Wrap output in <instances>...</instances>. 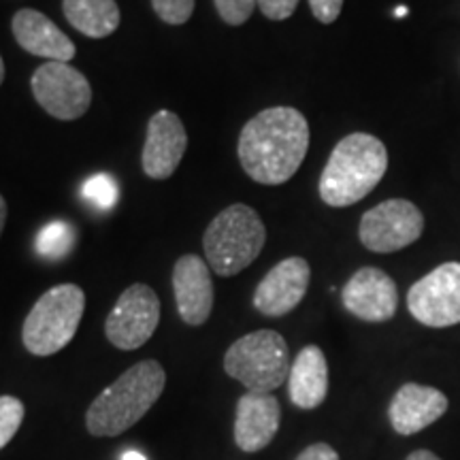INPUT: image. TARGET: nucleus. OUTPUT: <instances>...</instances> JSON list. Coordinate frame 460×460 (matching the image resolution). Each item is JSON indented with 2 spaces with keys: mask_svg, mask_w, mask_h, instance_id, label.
<instances>
[{
  "mask_svg": "<svg viewBox=\"0 0 460 460\" xmlns=\"http://www.w3.org/2000/svg\"><path fill=\"white\" fill-rule=\"evenodd\" d=\"M160 322V298L146 284H132L107 315L105 335L118 349L141 348L152 339Z\"/></svg>",
  "mask_w": 460,
  "mask_h": 460,
  "instance_id": "nucleus-10",
  "label": "nucleus"
},
{
  "mask_svg": "<svg viewBox=\"0 0 460 460\" xmlns=\"http://www.w3.org/2000/svg\"><path fill=\"white\" fill-rule=\"evenodd\" d=\"M24 402L15 396H0V450L13 439L24 422Z\"/></svg>",
  "mask_w": 460,
  "mask_h": 460,
  "instance_id": "nucleus-22",
  "label": "nucleus"
},
{
  "mask_svg": "<svg viewBox=\"0 0 460 460\" xmlns=\"http://www.w3.org/2000/svg\"><path fill=\"white\" fill-rule=\"evenodd\" d=\"M267 228L250 205L237 203L220 211L205 230L203 247L209 267L222 278H233L261 256Z\"/></svg>",
  "mask_w": 460,
  "mask_h": 460,
  "instance_id": "nucleus-4",
  "label": "nucleus"
},
{
  "mask_svg": "<svg viewBox=\"0 0 460 460\" xmlns=\"http://www.w3.org/2000/svg\"><path fill=\"white\" fill-rule=\"evenodd\" d=\"M447 396L433 386L402 384L388 407V418L399 435H416L435 424L447 411Z\"/></svg>",
  "mask_w": 460,
  "mask_h": 460,
  "instance_id": "nucleus-15",
  "label": "nucleus"
},
{
  "mask_svg": "<svg viewBox=\"0 0 460 460\" xmlns=\"http://www.w3.org/2000/svg\"><path fill=\"white\" fill-rule=\"evenodd\" d=\"M66 20L90 39H105L119 26V9L115 0H65Z\"/></svg>",
  "mask_w": 460,
  "mask_h": 460,
  "instance_id": "nucleus-19",
  "label": "nucleus"
},
{
  "mask_svg": "<svg viewBox=\"0 0 460 460\" xmlns=\"http://www.w3.org/2000/svg\"><path fill=\"white\" fill-rule=\"evenodd\" d=\"M424 233V216L411 200L390 199L360 220V243L376 254H393L416 243Z\"/></svg>",
  "mask_w": 460,
  "mask_h": 460,
  "instance_id": "nucleus-7",
  "label": "nucleus"
},
{
  "mask_svg": "<svg viewBox=\"0 0 460 460\" xmlns=\"http://www.w3.org/2000/svg\"><path fill=\"white\" fill-rule=\"evenodd\" d=\"M188 147V135L181 119L172 111L154 113L147 124L146 147H143L141 164L152 180H169L177 166L181 164Z\"/></svg>",
  "mask_w": 460,
  "mask_h": 460,
  "instance_id": "nucleus-13",
  "label": "nucleus"
},
{
  "mask_svg": "<svg viewBox=\"0 0 460 460\" xmlns=\"http://www.w3.org/2000/svg\"><path fill=\"white\" fill-rule=\"evenodd\" d=\"M164 386L166 373L158 360L137 362L92 401L85 427L94 437L122 435L152 410Z\"/></svg>",
  "mask_w": 460,
  "mask_h": 460,
  "instance_id": "nucleus-2",
  "label": "nucleus"
},
{
  "mask_svg": "<svg viewBox=\"0 0 460 460\" xmlns=\"http://www.w3.org/2000/svg\"><path fill=\"white\" fill-rule=\"evenodd\" d=\"M122 460H147V458L143 456L141 452H135V450H130V452H124Z\"/></svg>",
  "mask_w": 460,
  "mask_h": 460,
  "instance_id": "nucleus-30",
  "label": "nucleus"
},
{
  "mask_svg": "<svg viewBox=\"0 0 460 460\" xmlns=\"http://www.w3.org/2000/svg\"><path fill=\"white\" fill-rule=\"evenodd\" d=\"M281 422L279 401L267 393H245L237 402L234 441L239 450L261 452L278 435Z\"/></svg>",
  "mask_w": 460,
  "mask_h": 460,
  "instance_id": "nucleus-16",
  "label": "nucleus"
},
{
  "mask_svg": "<svg viewBox=\"0 0 460 460\" xmlns=\"http://www.w3.org/2000/svg\"><path fill=\"white\" fill-rule=\"evenodd\" d=\"M11 31L28 54L54 62H68L75 58V43L41 11L20 9L11 22Z\"/></svg>",
  "mask_w": 460,
  "mask_h": 460,
  "instance_id": "nucleus-17",
  "label": "nucleus"
},
{
  "mask_svg": "<svg viewBox=\"0 0 460 460\" xmlns=\"http://www.w3.org/2000/svg\"><path fill=\"white\" fill-rule=\"evenodd\" d=\"M290 367L286 339L267 329L237 339L224 356V369L247 393L271 394L290 376Z\"/></svg>",
  "mask_w": 460,
  "mask_h": 460,
  "instance_id": "nucleus-6",
  "label": "nucleus"
},
{
  "mask_svg": "<svg viewBox=\"0 0 460 460\" xmlns=\"http://www.w3.org/2000/svg\"><path fill=\"white\" fill-rule=\"evenodd\" d=\"M312 13L322 24H332L341 15L343 0H309Z\"/></svg>",
  "mask_w": 460,
  "mask_h": 460,
  "instance_id": "nucleus-26",
  "label": "nucleus"
},
{
  "mask_svg": "<svg viewBox=\"0 0 460 460\" xmlns=\"http://www.w3.org/2000/svg\"><path fill=\"white\" fill-rule=\"evenodd\" d=\"M4 224H7V200H4L3 194H0V234H3Z\"/></svg>",
  "mask_w": 460,
  "mask_h": 460,
  "instance_id": "nucleus-29",
  "label": "nucleus"
},
{
  "mask_svg": "<svg viewBox=\"0 0 460 460\" xmlns=\"http://www.w3.org/2000/svg\"><path fill=\"white\" fill-rule=\"evenodd\" d=\"M290 401L301 410H315L329 394V362L318 345H305L288 376Z\"/></svg>",
  "mask_w": 460,
  "mask_h": 460,
  "instance_id": "nucleus-18",
  "label": "nucleus"
},
{
  "mask_svg": "<svg viewBox=\"0 0 460 460\" xmlns=\"http://www.w3.org/2000/svg\"><path fill=\"white\" fill-rule=\"evenodd\" d=\"M309 149V124L292 107L264 109L243 126L239 160L250 180L279 186L303 164Z\"/></svg>",
  "mask_w": 460,
  "mask_h": 460,
  "instance_id": "nucleus-1",
  "label": "nucleus"
},
{
  "mask_svg": "<svg viewBox=\"0 0 460 460\" xmlns=\"http://www.w3.org/2000/svg\"><path fill=\"white\" fill-rule=\"evenodd\" d=\"M172 292H175L177 312L186 324L200 326L209 320L214 309V284L203 258L186 254L175 262Z\"/></svg>",
  "mask_w": 460,
  "mask_h": 460,
  "instance_id": "nucleus-14",
  "label": "nucleus"
},
{
  "mask_svg": "<svg viewBox=\"0 0 460 460\" xmlns=\"http://www.w3.org/2000/svg\"><path fill=\"white\" fill-rule=\"evenodd\" d=\"M388 171L386 146L369 135L343 137L320 177V199L329 207H349L373 192Z\"/></svg>",
  "mask_w": 460,
  "mask_h": 460,
  "instance_id": "nucleus-3",
  "label": "nucleus"
},
{
  "mask_svg": "<svg viewBox=\"0 0 460 460\" xmlns=\"http://www.w3.org/2000/svg\"><path fill=\"white\" fill-rule=\"evenodd\" d=\"M82 194L88 203L99 207L102 211H109L115 203H118V183H115L113 177L107 175V172H99V175L90 177V180L84 183Z\"/></svg>",
  "mask_w": 460,
  "mask_h": 460,
  "instance_id": "nucleus-21",
  "label": "nucleus"
},
{
  "mask_svg": "<svg viewBox=\"0 0 460 460\" xmlns=\"http://www.w3.org/2000/svg\"><path fill=\"white\" fill-rule=\"evenodd\" d=\"M4 82V62H3V56H0V85Z\"/></svg>",
  "mask_w": 460,
  "mask_h": 460,
  "instance_id": "nucleus-32",
  "label": "nucleus"
},
{
  "mask_svg": "<svg viewBox=\"0 0 460 460\" xmlns=\"http://www.w3.org/2000/svg\"><path fill=\"white\" fill-rule=\"evenodd\" d=\"M407 13H410V9H407V7H396V11H394L396 17H405Z\"/></svg>",
  "mask_w": 460,
  "mask_h": 460,
  "instance_id": "nucleus-31",
  "label": "nucleus"
},
{
  "mask_svg": "<svg viewBox=\"0 0 460 460\" xmlns=\"http://www.w3.org/2000/svg\"><path fill=\"white\" fill-rule=\"evenodd\" d=\"M295 460H339V454L329 444H314L305 447Z\"/></svg>",
  "mask_w": 460,
  "mask_h": 460,
  "instance_id": "nucleus-27",
  "label": "nucleus"
},
{
  "mask_svg": "<svg viewBox=\"0 0 460 460\" xmlns=\"http://www.w3.org/2000/svg\"><path fill=\"white\" fill-rule=\"evenodd\" d=\"M31 88L45 113L62 122L79 119L90 109V82L68 62H45L34 71Z\"/></svg>",
  "mask_w": 460,
  "mask_h": 460,
  "instance_id": "nucleus-9",
  "label": "nucleus"
},
{
  "mask_svg": "<svg viewBox=\"0 0 460 460\" xmlns=\"http://www.w3.org/2000/svg\"><path fill=\"white\" fill-rule=\"evenodd\" d=\"M405 460H441V458L429 450H416V452H411Z\"/></svg>",
  "mask_w": 460,
  "mask_h": 460,
  "instance_id": "nucleus-28",
  "label": "nucleus"
},
{
  "mask_svg": "<svg viewBox=\"0 0 460 460\" xmlns=\"http://www.w3.org/2000/svg\"><path fill=\"white\" fill-rule=\"evenodd\" d=\"M407 309L430 329L460 324V262L439 264L418 279L407 292Z\"/></svg>",
  "mask_w": 460,
  "mask_h": 460,
  "instance_id": "nucleus-8",
  "label": "nucleus"
},
{
  "mask_svg": "<svg viewBox=\"0 0 460 460\" xmlns=\"http://www.w3.org/2000/svg\"><path fill=\"white\" fill-rule=\"evenodd\" d=\"M85 295L79 286L60 284L49 288L26 315L22 341L34 356H54L66 348L79 329Z\"/></svg>",
  "mask_w": 460,
  "mask_h": 460,
  "instance_id": "nucleus-5",
  "label": "nucleus"
},
{
  "mask_svg": "<svg viewBox=\"0 0 460 460\" xmlns=\"http://www.w3.org/2000/svg\"><path fill=\"white\" fill-rule=\"evenodd\" d=\"M152 7L164 24L181 26L194 13V0H152Z\"/></svg>",
  "mask_w": 460,
  "mask_h": 460,
  "instance_id": "nucleus-23",
  "label": "nucleus"
},
{
  "mask_svg": "<svg viewBox=\"0 0 460 460\" xmlns=\"http://www.w3.org/2000/svg\"><path fill=\"white\" fill-rule=\"evenodd\" d=\"M349 314L365 322H388L399 307V290L394 279L382 269L365 267L348 279L341 292Z\"/></svg>",
  "mask_w": 460,
  "mask_h": 460,
  "instance_id": "nucleus-12",
  "label": "nucleus"
},
{
  "mask_svg": "<svg viewBox=\"0 0 460 460\" xmlns=\"http://www.w3.org/2000/svg\"><path fill=\"white\" fill-rule=\"evenodd\" d=\"M217 13L228 26H241L254 13L258 0H214Z\"/></svg>",
  "mask_w": 460,
  "mask_h": 460,
  "instance_id": "nucleus-24",
  "label": "nucleus"
},
{
  "mask_svg": "<svg viewBox=\"0 0 460 460\" xmlns=\"http://www.w3.org/2000/svg\"><path fill=\"white\" fill-rule=\"evenodd\" d=\"M298 7V0H258V9L273 22L288 20Z\"/></svg>",
  "mask_w": 460,
  "mask_h": 460,
  "instance_id": "nucleus-25",
  "label": "nucleus"
},
{
  "mask_svg": "<svg viewBox=\"0 0 460 460\" xmlns=\"http://www.w3.org/2000/svg\"><path fill=\"white\" fill-rule=\"evenodd\" d=\"M312 269L301 256H290L264 275L254 292V307L267 318L290 314L307 295Z\"/></svg>",
  "mask_w": 460,
  "mask_h": 460,
  "instance_id": "nucleus-11",
  "label": "nucleus"
},
{
  "mask_svg": "<svg viewBox=\"0 0 460 460\" xmlns=\"http://www.w3.org/2000/svg\"><path fill=\"white\" fill-rule=\"evenodd\" d=\"M77 233L68 222L54 220L45 224L37 237V252L48 261H60L73 250Z\"/></svg>",
  "mask_w": 460,
  "mask_h": 460,
  "instance_id": "nucleus-20",
  "label": "nucleus"
}]
</instances>
